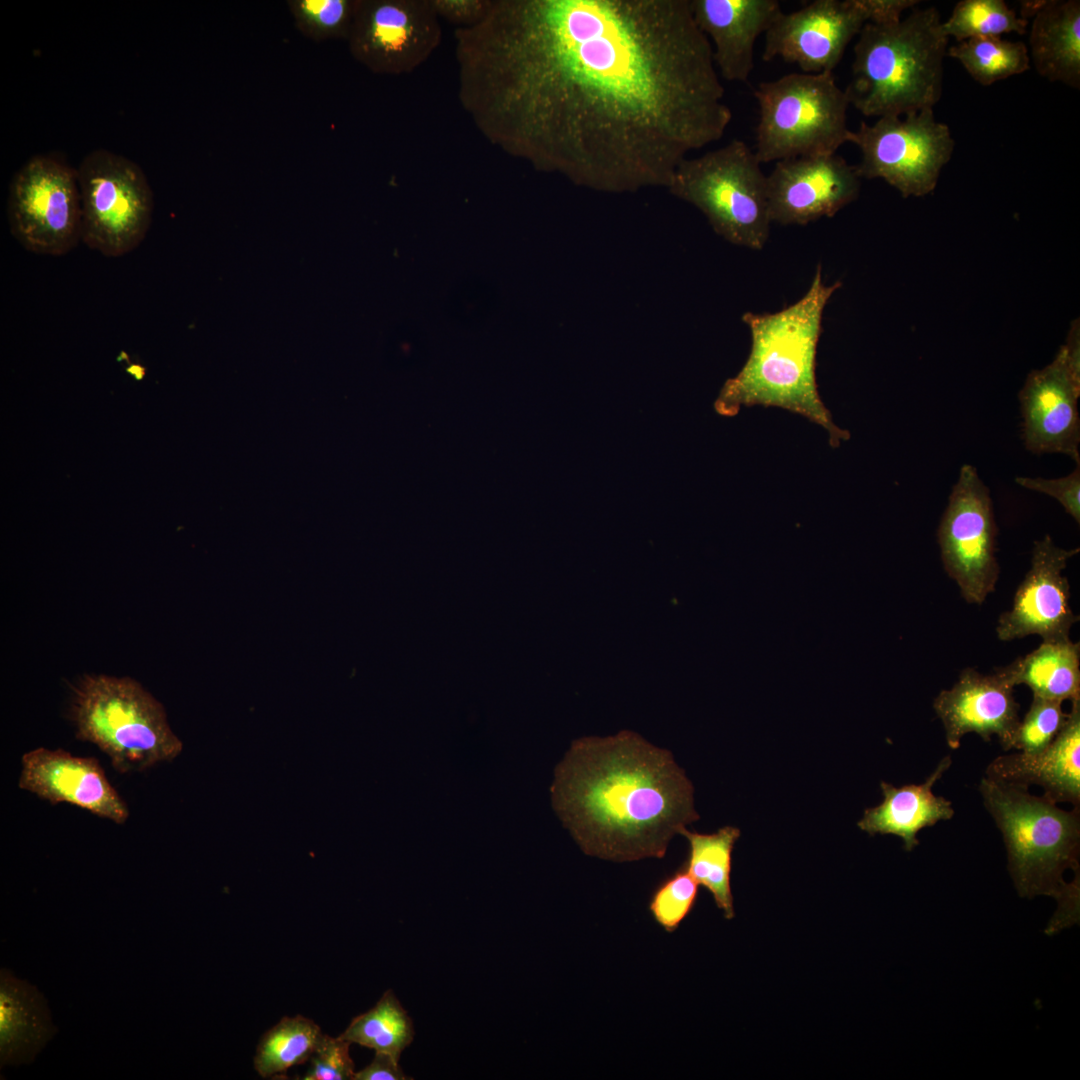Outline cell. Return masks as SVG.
I'll use <instances>...</instances> for the list:
<instances>
[{"mask_svg": "<svg viewBox=\"0 0 1080 1080\" xmlns=\"http://www.w3.org/2000/svg\"><path fill=\"white\" fill-rule=\"evenodd\" d=\"M351 1043L345 1039L324 1035L310 1058L305 1080H353L355 1067L350 1056Z\"/></svg>", "mask_w": 1080, "mask_h": 1080, "instance_id": "836d02e7", "label": "cell"}, {"mask_svg": "<svg viewBox=\"0 0 1080 1080\" xmlns=\"http://www.w3.org/2000/svg\"><path fill=\"white\" fill-rule=\"evenodd\" d=\"M6 211L12 236L31 253L62 256L82 241L76 169L59 157L35 155L20 167Z\"/></svg>", "mask_w": 1080, "mask_h": 1080, "instance_id": "8fae6325", "label": "cell"}, {"mask_svg": "<svg viewBox=\"0 0 1080 1080\" xmlns=\"http://www.w3.org/2000/svg\"><path fill=\"white\" fill-rule=\"evenodd\" d=\"M1079 395L1080 372L1061 347L1049 365L1027 376L1019 393L1027 450L1038 455L1061 453L1080 462Z\"/></svg>", "mask_w": 1080, "mask_h": 1080, "instance_id": "e0dca14e", "label": "cell"}, {"mask_svg": "<svg viewBox=\"0 0 1080 1080\" xmlns=\"http://www.w3.org/2000/svg\"><path fill=\"white\" fill-rule=\"evenodd\" d=\"M935 7L912 10L897 22L866 23L854 46L849 104L867 117L933 109L943 86L948 39Z\"/></svg>", "mask_w": 1080, "mask_h": 1080, "instance_id": "277c9868", "label": "cell"}, {"mask_svg": "<svg viewBox=\"0 0 1080 1080\" xmlns=\"http://www.w3.org/2000/svg\"><path fill=\"white\" fill-rule=\"evenodd\" d=\"M1014 687L1005 667L986 675L964 669L958 681L933 701L949 748H959L964 735L976 733L985 741L996 735L1003 750L1009 751L1020 722Z\"/></svg>", "mask_w": 1080, "mask_h": 1080, "instance_id": "ac0fdd59", "label": "cell"}, {"mask_svg": "<svg viewBox=\"0 0 1080 1080\" xmlns=\"http://www.w3.org/2000/svg\"><path fill=\"white\" fill-rule=\"evenodd\" d=\"M0 1028L2 1065L31 1062L56 1032L43 995L6 970L0 977Z\"/></svg>", "mask_w": 1080, "mask_h": 1080, "instance_id": "603a6c76", "label": "cell"}, {"mask_svg": "<svg viewBox=\"0 0 1080 1080\" xmlns=\"http://www.w3.org/2000/svg\"><path fill=\"white\" fill-rule=\"evenodd\" d=\"M679 834L689 843V852L683 866L695 881L713 896L715 904L726 919L734 917L730 876L732 851L740 836V830L725 826L712 834L692 832L685 827Z\"/></svg>", "mask_w": 1080, "mask_h": 1080, "instance_id": "484cf974", "label": "cell"}, {"mask_svg": "<svg viewBox=\"0 0 1080 1080\" xmlns=\"http://www.w3.org/2000/svg\"><path fill=\"white\" fill-rule=\"evenodd\" d=\"M1013 683L1027 685L1033 696L1053 700L1080 698V644L1046 642L1005 666Z\"/></svg>", "mask_w": 1080, "mask_h": 1080, "instance_id": "d4e9b609", "label": "cell"}, {"mask_svg": "<svg viewBox=\"0 0 1080 1080\" xmlns=\"http://www.w3.org/2000/svg\"><path fill=\"white\" fill-rule=\"evenodd\" d=\"M1079 548L1063 549L1049 535L1034 543L1031 568L1016 590L1010 610L1001 614L996 633L1011 641L1039 635L1043 641L1069 640L1078 622L1070 607V586L1063 571Z\"/></svg>", "mask_w": 1080, "mask_h": 1080, "instance_id": "2e32d148", "label": "cell"}, {"mask_svg": "<svg viewBox=\"0 0 1080 1080\" xmlns=\"http://www.w3.org/2000/svg\"><path fill=\"white\" fill-rule=\"evenodd\" d=\"M856 165L834 154L777 161L767 176L771 222L805 225L833 217L859 194Z\"/></svg>", "mask_w": 1080, "mask_h": 1080, "instance_id": "9a60e30c", "label": "cell"}, {"mask_svg": "<svg viewBox=\"0 0 1080 1080\" xmlns=\"http://www.w3.org/2000/svg\"><path fill=\"white\" fill-rule=\"evenodd\" d=\"M297 30L314 41L348 38L358 0H288Z\"/></svg>", "mask_w": 1080, "mask_h": 1080, "instance_id": "4dcf8cb0", "label": "cell"}, {"mask_svg": "<svg viewBox=\"0 0 1080 1080\" xmlns=\"http://www.w3.org/2000/svg\"><path fill=\"white\" fill-rule=\"evenodd\" d=\"M952 764L950 756L943 757L934 771L921 784L895 787L880 783L883 801L864 811L858 827L869 835H895L903 840L907 851L919 844L920 830L931 827L954 815L951 801L936 796L932 788Z\"/></svg>", "mask_w": 1080, "mask_h": 1080, "instance_id": "7402d4cb", "label": "cell"}, {"mask_svg": "<svg viewBox=\"0 0 1080 1080\" xmlns=\"http://www.w3.org/2000/svg\"><path fill=\"white\" fill-rule=\"evenodd\" d=\"M18 787L51 804L68 803L116 824L129 817L124 800L94 757L37 748L21 758Z\"/></svg>", "mask_w": 1080, "mask_h": 1080, "instance_id": "d6986e66", "label": "cell"}, {"mask_svg": "<svg viewBox=\"0 0 1080 1080\" xmlns=\"http://www.w3.org/2000/svg\"><path fill=\"white\" fill-rule=\"evenodd\" d=\"M440 19L459 27L479 23L487 14L491 0H431Z\"/></svg>", "mask_w": 1080, "mask_h": 1080, "instance_id": "d590c367", "label": "cell"}, {"mask_svg": "<svg viewBox=\"0 0 1080 1080\" xmlns=\"http://www.w3.org/2000/svg\"><path fill=\"white\" fill-rule=\"evenodd\" d=\"M347 41L352 57L370 71L408 74L439 48L440 17L431 0H358Z\"/></svg>", "mask_w": 1080, "mask_h": 1080, "instance_id": "4fadbf2b", "label": "cell"}, {"mask_svg": "<svg viewBox=\"0 0 1080 1080\" xmlns=\"http://www.w3.org/2000/svg\"><path fill=\"white\" fill-rule=\"evenodd\" d=\"M849 142L861 151V178H881L903 197L931 193L949 162L955 141L949 127L936 121L933 109L861 122Z\"/></svg>", "mask_w": 1080, "mask_h": 1080, "instance_id": "30bf717a", "label": "cell"}, {"mask_svg": "<svg viewBox=\"0 0 1080 1080\" xmlns=\"http://www.w3.org/2000/svg\"><path fill=\"white\" fill-rule=\"evenodd\" d=\"M1028 21L1017 16L1003 0H962L950 17L942 22L944 35L957 42L974 37L1001 36L1005 33L1025 34Z\"/></svg>", "mask_w": 1080, "mask_h": 1080, "instance_id": "f546056e", "label": "cell"}, {"mask_svg": "<svg viewBox=\"0 0 1080 1080\" xmlns=\"http://www.w3.org/2000/svg\"><path fill=\"white\" fill-rule=\"evenodd\" d=\"M693 19L708 38L722 78L746 82L754 68V46L781 14L776 0H690Z\"/></svg>", "mask_w": 1080, "mask_h": 1080, "instance_id": "ffe728a7", "label": "cell"}, {"mask_svg": "<svg viewBox=\"0 0 1080 1080\" xmlns=\"http://www.w3.org/2000/svg\"><path fill=\"white\" fill-rule=\"evenodd\" d=\"M551 792L582 851L616 862L663 858L672 837L699 819L672 753L631 732L574 741Z\"/></svg>", "mask_w": 1080, "mask_h": 1080, "instance_id": "7a4b0ae2", "label": "cell"}, {"mask_svg": "<svg viewBox=\"0 0 1080 1080\" xmlns=\"http://www.w3.org/2000/svg\"><path fill=\"white\" fill-rule=\"evenodd\" d=\"M868 22L863 0H816L790 13L782 11L765 32L763 60L780 57L803 73H833Z\"/></svg>", "mask_w": 1080, "mask_h": 1080, "instance_id": "5bb4252c", "label": "cell"}, {"mask_svg": "<svg viewBox=\"0 0 1080 1080\" xmlns=\"http://www.w3.org/2000/svg\"><path fill=\"white\" fill-rule=\"evenodd\" d=\"M699 884L682 865L661 881L653 891L649 912L666 932H674L693 910Z\"/></svg>", "mask_w": 1080, "mask_h": 1080, "instance_id": "1f68e13d", "label": "cell"}, {"mask_svg": "<svg viewBox=\"0 0 1080 1080\" xmlns=\"http://www.w3.org/2000/svg\"><path fill=\"white\" fill-rule=\"evenodd\" d=\"M748 145L738 139L675 169L669 192L695 206L728 242L760 250L770 229L767 176Z\"/></svg>", "mask_w": 1080, "mask_h": 1080, "instance_id": "52a82bcc", "label": "cell"}, {"mask_svg": "<svg viewBox=\"0 0 1080 1080\" xmlns=\"http://www.w3.org/2000/svg\"><path fill=\"white\" fill-rule=\"evenodd\" d=\"M70 719L76 737L97 746L121 773L171 761L182 750L163 705L129 677L85 675L73 689Z\"/></svg>", "mask_w": 1080, "mask_h": 1080, "instance_id": "8992f818", "label": "cell"}, {"mask_svg": "<svg viewBox=\"0 0 1080 1080\" xmlns=\"http://www.w3.org/2000/svg\"><path fill=\"white\" fill-rule=\"evenodd\" d=\"M979 791L1002 834L1019 895L1057 898L1067 886L1064 872L1079 869L1080 808L1061 809L1028 788L988 777L981 779Z\"/></svg>", "mask_w": 1080, "mask_h": 1080, "instance_id": "5b68a950", "label": "cell"}, {"mask_svg": "<svg viewBox=\"0 0 1080 1080\" xmlns=\"http://www.w3.org/2000/svg\"><path fill=\"white\" fill-rule=\"evenodd\" d=\"M869 15V22L873 24H889L901 19L902 13L913 8L919 1L915 0H863Z\"/></svg>", "mask_w": 1080, "mask_h": 1080, "instance_id": "f35d334b", "label": "cell"}, {"mask_svg": "<svg viewBox=\"0 0 1080 1080\" xmlns=\"http://www.w3.org/2000/svg\"><path fill=\"white\" fill-rule=\"evenodd\" d=\"M840 286L824 284L818 265L810 288L796 303L775 313L742 316L751 350L742 369L723 385L715 402L718 413L732 416L753 405L779 407L823 427L832 447L850 438L832 420L815 377L823 311Z\"/></svg>", "mask_w": 1080, "mask_h": 1080, "instance_id": "3957f363", "label": "cell"}, {"mask_svg": "<svg viewBox=\"0 0 1080 1080\" xmlns=\"http://www.w3.org/2000/svg\"><path fill=\"white\" fill-rule=\"evenodd\" d=\"M756 149L759 162L828 155L849 142L847 95L833 73H790L761 82Z\"/></svg>", "mask_w": 1080, "mask_h": 1080, "instance_id": "ba28073f", "label": "cell"}, {"mask_svg": "<svg viewBox=\"0 0 1080 1080\" xmlns=\"http://www.w3.org/2000/svg\"><path fill=\"white\" fill-rule=\"evenodd\" d=\"M1067 717L1068 713L1062 710V701L1033 696L1030 708L1012 738L1010 750L1024 753L1044 750L1059 734Z\"/></svg>", "mask_w": 1080, "mask_h": 1080, "instance_id": "d6a6232c", "label": "cell"}, {"mask_svg": "<svg viewBox=\"0 0 1080 1080\" xmlns=\"http://www.w3.org/2000/svg\"><path fill=\"white\" fill-rule=\"evenodd\" d=\"M1071 703L1065 725L1048 747L998 756L986 777L1025 788L1040 786L1052 802L1080 808V698Z\"/></svg>", "mask_w": 1080, "mask_h": 1080, "instance_id": "44dd1931", "label": "cell"}, {"mask_svg": "<svg viewBox=\"0 0 1080 1080\" xmlns=\"http://www.w3.org/2000/svg\"><path fill=\"white\" fill-rule=\"evenodd\" d=\"M454 38L485 139L591 190L667 188L732 119L690 0H491Z\"/></svg>", "mask_w": 1080, "mask_h": 1080, "instance_id": "6da1fadb", "label": "cell"}, {"mask_svg": "<svg viewBox=\"0 0 1080 1080\" xmlns=\"http://www.w3.org/2000/svg\"><path fill=\"white\" fill-rule=\"evenodd\" d=\"M325 1034L302 1015L284 1017L261 1037L254 1068L262 1078H277L310 1060Z\"/></svg>", "mask_w": 1080, "mask_h": 1080, "instance_id": "4316f807", "label": "cell"}, {"mask_svg": "<svg viewBox=\"0 0 1080 1080\" xmlns=\"http://www.w3.org/2000/svg\"><path fill=\"white\" fill-rule=\"evenodd\" d=\"M341 1038L400 1059L411 1044L414 1028L411 1018L392 990H387L376 1005L353 1018Z\"/></svg>", "mask_w": 1080, "mask_h": 1080, "instance_id": "83f0119b", "label": "cell"}, {"mask_svg": "<svg viewBox=\"0 0 1080 1080\" xmlns=\"http://www.w3.org/2000/svg\"><path fill=\"white\" fill-rule=\"evenodd\" d=\"M937 535L945 571L967 602L982 604L999 577L997 526L989 489L974 466L961 467Z\"/></svg>", "mask_w": 1080, "mask_h": 1080, "instance_id": "7c38bea8", "label": "cell"}, {"mask_svg": "<svg viewBox=\"0 0 1080 1080\" xmlns=\"http://www.w3.org/2000/svg\"><path fill=\"white\" fill-rule=\"evenodd\" d=\"M412 1079L404 1074L399 1060L390 1054L375 1052L372 1062L355 1072L353 1080H406Z\"/></svg>", "mask_w": 1080, "mask_h": 1080, "instance_id": "74e56055", "label": "cell"}, {"mask_svg": "<svg viewBox=\"0 0 1080 1080\" xmlns=\"http://www.w3.org/2000/svg\"><path fill=\"white\" fill-rule=\"evenodd\" d=\"M1029 47L1039 75L1079 89L1080 1H1040L1031 23Z\"/></svg>", "mask_w": 1080, "mask_h": 1080, "instance_id": "cb8c5ba5", "label": "cell"}, {"mask_svg": "<svg viewBox=\"0 0 1080 1080\" xmlns=\"http://www.w3.org/2000/svg\"><path fill=\"white\" fill-rule=\"evenodd\" d=\"M1079 869L1075 870L1074 879L1067 883V886L1062 893L1056 898L1058 901V909L1052 920L1053 924L1049 925L1048 932L1054 933L1059 929L1070 925V923L1078 920L1079 914Z\"/></svg>", "mask_w": 1080, "mask_h": 1080, "instance_id": "8d00e7d4", "label": "cell"}, {"mask_svg": "<svg viewBox=\"0 0 1080 1080\" xmlns=\"http://www.w3.org/2000/svg\"><path fill=\"white\" fill-rule=\"evenodd\" d=\"M1016 482L1026 489L1055 498L1077 523L1080 522V462L1069 475L1061 478L1017 477Z\"/></svg>", "mask_w": 1080, "mask_h": 1080, "instance_id": "e575fe53", "label": "cell"}, {"mask_svg": "<svg viewBox=\"0 0 1080 1080\" xmlns=\"http://www.w3.org/2000/svg\"><path fill=\"white\" fill-rule=\"evenodd\" d=\"M81 201L82 242L106 257L135 248L150 228L153 192L142 168L131 159L99 148L76 168Z\"/></svg>", "mask_w": 1080, "mask_h": 1080, "instance_id": "9c48e42d", "label": "cell"}, {"mask_svg": "<svg viewBox=\"0 0 1080 1080\" xmlns=\"http://www.w3.org/2000/svg\"><path fill=\"white\" fill-rule=\"evenodd\" d=\"M946 56L958 60L979 84L989 86L1030 68L1027 46L1000 36L974 37L957 42Z\"/></svg>", "mask_w": 1080, "mask_h": 1080, "instance_id": "f1b7e54d", "label": "cell"}]
</instances>
